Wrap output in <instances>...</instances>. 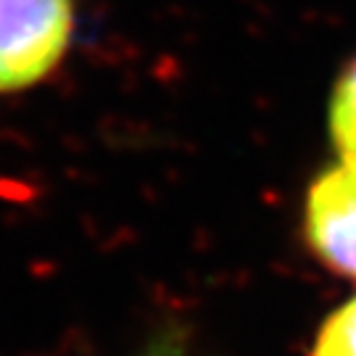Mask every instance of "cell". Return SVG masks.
I'll return each mask as SVG.
<instances>
[{"mask_svg": "<svg viewBox=\"0 0 356 356\" xmlns=\"http://www.w3.org/2000/svg\"><path fill=\"white\" fill-rule=\"evenodd\" d=\"M327 129L338 161L356 166V58L343 66V72L332 85Z\"/></svg>", "mask_w": 356, "mask_h": 356, "instance_id": "obj_3", "label": "cell"}, {"mask_svg": "<svg viewBox=\"0 0 356 356\" xmlns=\"http://www.w3.org/2000/svg\"><path fill=\"white\" fill-rule=\"evenodd\" d=\"M309 356H356V296L327 314Z\"/></svg>", "mask_w": 356, "mask_h": 356, "instance_id": "obj_4", "label": "cell"}, {"mask_svg": "<svg viewBox=\"0 0 356 356\" xmlns=\"http://www.w3.org/2000/svg\"><path fill=\"white\" fill-rule=\"evenodd\" d=\"M135 356H185V332L169 325L156 332Z\"/></svg>", "mask_w": 356, "mask_h": 356, "instance_id": "obj_5", "label": "cell"}, {"mask_svg": "<svg viewBox=\"0 0 356 356\" xmlns=\"http://www.w3.org/2000/svg\"><path fill=\"white\" fill-rule=\"evenodd\" d=\"M74 35V0H0V95L48 79Z\"/></svg>", "mask_w": 356, "mask_h": 356, "instance_id": "obj_1", "label": "cell"}, {"mask_svg": "<svg viewBox=\"0 0 356 356\" xmlns=\"http://www.w3.org/2000/svg\"><path fill=\"white\" fill-rule=\"evenodd\" d=\"M304 241L319 264L356 280V166H327L304 195Z\"/></svg>", "mask_w": 356, "mask_h": 356, "instance_id": "obj_2", "label": "cell"}]
</instances>
